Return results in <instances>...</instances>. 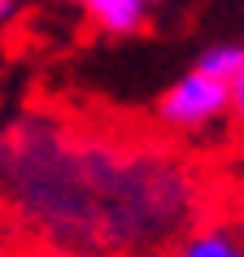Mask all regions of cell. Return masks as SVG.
I'll use <instances>...</instances> for the list:
<instances>
[{
	"instance_id": "cell-1",
	"label": "cell",
	"mask_w": 244,
	"mask_h": 257,
	"mask_svg": "<svg viewBox=\"0 0 244 257\" xmlns=\"http://www.w3.org/2000/svg\"><path fill=\"white\" fill-rule=\"evenodd\" d=\"M0 209L53 257H157L214 214V179L162 136L27 109L0 131Z\"/></svg>"
},
{
	"instance_id": "cell-2",
	"label": "cell",
	"mask_w": 244,
	"mask_h": 257,
	"mask_svg": "<svg viewBox=\"0 0 244 257\" xmlns=\"http://www.w3.org/2000/svg\"><path fill=\"white\" fill-rule=\"evenodd\" d=\"M227 100L231 87L222 79H209L205 70L192 66L188 74H179L162 96H157V109H153V126L170 140H192L205 136L227 122Z\"/></svg>"
},
{
	"instance_id": "cell-3",
	"label": "cell",
	"mask_w": 244,
	"mask_h": 257,
	"mask_svg": "<svg viewBox=\"0 0 244 257\" xmlns=\"http://www.w3.org/2000/svg\"><path fill=\"white\" fill-rule=\"evenodd\" d=\"M157 257H244V231L227 209H214L183 235H175Z\"/></svg>"
},
{
	"instance_id": "cell-4",
	"label": "cell",
	"mask_w": 244,
	"mask_h": 257,
	"mask_svg": "<svg viewBox=\"0 0 244 257\" xmlns=\"http://www.w3.org/2000/svg\"><path fill=\"white\" fill-rule=\"evenodd\" d=\"M74 5L83 9V18L100 35H113V40L140 35L144 22H149V5L144 0H74Z\"/></svg>"
},
{
	"instance_id": "cell-5",
	"label": "cell",
	"mask_w": 244,
	"mask_h": 257,
	"mask_svg": "<svg viewBox=\"0 0 244 257\" xmlns=\"http://www.w3.org/2000/svg\"><path fill=\"white\" fill-rule=\"evenodd\" d=\"M196 70H205L209 79H222L231 83L244 74V40H222V44H209L201 57H196Z\"/></svg>"
},
{
	"instance_id": "cell-6",
	"label": "cell",
	"mask_w": 244,
	"mask_h": 257,
	"mask_svg": "<svg viewBox=\"0 0 244 257\" xmlns=\"http://www.w3.org/2000/svg\"><path fill=\"white\" fill-rule=\"evenodd\" d=\"M227 126L244 140V74L231 83V100H227Z\"/></svg>"
},
{
	"instance_id": "cell-7",
	"label": "cell",
	"mask_w": 244,
	"mask_h": 257,
	"mask_svg": "<svg viewBox=\"0 0 244 257\" xmlns=\"http://www.w3.org/2000/svg\"><path fill=\"white\" fill-rule=\"evenodd\" d=\"M18 244H22V240H18L14 222H9V218H5V209H0V257H9V253L18 248Z\"/></svg>"
},
{
	"instance_id": "cell-8",
	"label": "cell",
	"mask_w": 244,
	"mask_h": 257,
	"mask_svg": "<svg viewBox=\"0 0 244 257\" xmlns=\"http://www.w3.org/2000/svg\"><path fill=\"white\" fill-rule=\"evenodd\" d=\"M231 218H235V227L244 231V179H240V188H235V196H231V209H227Z\"/></svg>"
},
{
	"instance_id": "cell-9",
	"label": "cell",
	"mask_w": 244,
	"mask_h": 257,
	"mask_svg": "<svg viewBox=\"0 0 244 257\" xmlns=\"http://www.w3.org/2000/svg\"><path fill=\"white\" fill-rule=\"evenodd\" d=\"M18 14H22V0H0V27H9Z\"/></svg>"
},
{
	"instance_id": "cell-10",
	"label": "cell",
	"mask_w": 244,
	"mask_h": 257,
	"mask_svg": "<svg viewBox=\"0 0 244 257\" xmlns=\"http://www.w3.org/2000/svg\"><path fill=\"white\" fill-rule=\"evenodd\" d=\"M9 257H53V253H44V248H31V244H18Z\"/></svg>"
},
{
	"instance_id": "cell-11",
	"label": "cell",
	"mask_w": 244,
	"mask_h": 257,
	"mask_svg": "<svg viewBox=\"0 0 244 257\" xmlns=\"http://www.w3.org/2000/svg\"><path fill=\"white\" fill-rule=\"evenodd\" d=\"M144 5H149V9H153V5H157V0H144Z\"/></svg>"
}]
</instances>
